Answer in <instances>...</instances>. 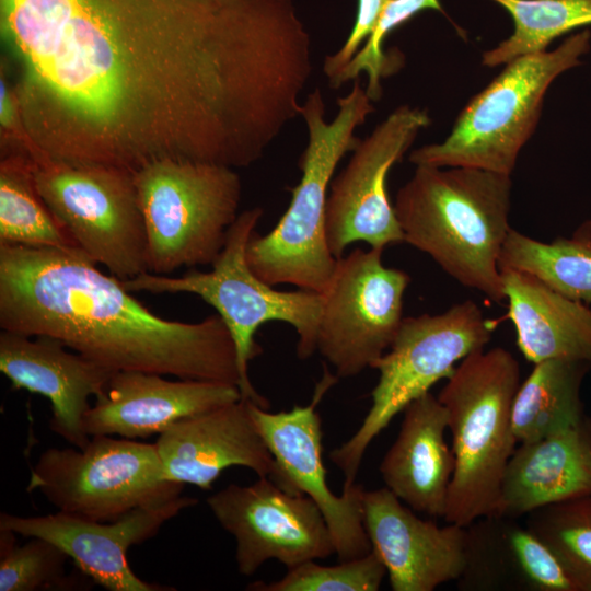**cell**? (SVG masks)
Wrapping results in <instances>:
<instances>
[{"mask_svg":"<svg viewBox=\"0 0 591 591\" xmlns=\"http://www.w3.org/2000/svg\"><path fill=\"white\" fill-rule=\"evenodd\" d=\"M26 126L50 158L246 167L313 70L291 0H0Z\"/></svg>","mask_w":591,"mask_h":591,"instance_id":"cell-1","label":"cell"},{"mask_svg":"<svg viewBox=\"0 0 591 591\" xmlns=\"http://www.w3.org/2000/svg\"><path fill=\"white\" fill-rule=\"evenodd\" d=\"M0 328L53 337L113 372L240 385L235 344L220 315L160 317L78 247L0 243Z\"/></svg>","mask_w":591,"mask_h":591,"instance_id":"cell-2","label":"cell"},{"mask_svg":"<svg viewBox=\"0 0 591 591\" xmlns=\"http://www.w3.org/2000/svg\"><path fill=\"white\" fill-rule=\"evenodd\" d=\"M510 175L473 167L416 165L394 210L404 242L488 300H506L499 256L511 227Z\"/></svg>","mask_w":591,"mask_h":591,"instance_id":"cell-3","label":"cell"},{"mask_svg":"<svg viewBox=\"0 0 591 591\" xmlns=\"http://www.w3.org/2000/svg\"><path fill=\"white\" fill-rule=\"evenodd\" d=\"M371 102L357 78L350 92L337 99L338 112L329 123L318 89L301 104L309 134L299 161L301 179L278 223L264 235L254 233L246 250L248 266L268 285L318 293L326 289L337 262L326 240L329 187L340 160L359 143L355 131L374 112Z\"/></svg>","mask_w":591,"mask_h":591,"instance_id":"cell-4","label":"cell"},{"mask_svg":"<svg viewBox=\"0 0 591 591\" xmlns=\"http://www.w3.org/2000/svg\"><path fill=\"white\" fill-rule=\"evenodd\" d=\"M520 366L502 347L479 349L455 367L438 398L448 412L454 471L443 519L467 526L494 514L518 442L512 407Z\"/></svg>","mask_w":591,"mask_h":591,"instance_id":"cell-5","label":"cell"},{"mask_svg":"<svg viewBox=\"0 0 591 591\" xmlns=\"http://www.w3.org/2000/svg\"><path fill=\"white\" fill-rule=\"evenodd\" d=\"M262 216L259 207L237 216L209 271L189 270L181 277L144 271L121 282L130 292L192 293L215 308L235 344L242 399L268 409L269 402L256 392L248 375L250 362L262 352L255 333L268 322L288 323L299 336L298 357L308 359L316 350L323 297L302 289L279 291L253 273L246 250Z\"/></svg>","mask_w":591,"mask_h":591,"instance_id":"cell-6","label":"cell"},{"mask_svg":"<svg viewBox=\"0 0 591 591\" xmlns=\"http://www.w3.org/2000/svg\"><path fill=\"white\" fill-rule=\"evenodd\" d=\"M590 32L572 35L554 50L519 57L465 105L440 143L409 154L415 165L473 167L511 175L522 147L533 135L552 82L579 66Z\"/></svg>","mask_w":591,"mask_h":591,"instance_id":"cell-7","label":"cell"},{"mask_svg":"<svg viewBox=\"0 0 591 591\" xmlns=\"http://www.w3.org/2000/svg\"><path fill=\"white\" fill-rule=\"evenodd\" d=\"M147 234V268L167 275L211 265L236 220L242 182L233 167L165 159L134 173Z\"/></svg>","mask_w":591,"mask_h":591,"instance_id":"cell-8","label":"cell"},{"mask_svg":"<svg viewBox=\"0 0 591 591\" xmlns=\"http://www.w3.org/2000/svg\"><path fill=\"white\" fill-rule=\"evenodd\" d=\"M495 325L472 300L439 314L403 318L390 351L371 367L380 375L368 414L355 434L329 454L344 474L343 488L356 483L368 447L392 419L438 381L448 379L459 361L484 349Z\"/></svg>","mask_w":591,"mask_h":591,"instance_id":"cell-9","label":"cell"},{"mask_svg":"<svg viewBox=\"0 0 591 591\" xmlns=\"http://www.w3.org/2000/svg\"><path fill=\"white\" fill-rule=\"evenodd\" d=\"M32 162L40 197L78 248L120 280L148 271L147 234L134 172L65 162L46 153Z\"/></svg>","mask_w":591,"mask_h":591,"instance_id":"cell-10","label":"cell"},{"mask_svg":"<svg viewBox=\"0 0 591 591\" xmlns=\"http://www.w3.org/2000/svg\"><path fill=\"white\" fill-rule=\"evenodd\" d=\"M183 488L165 478L155 443L92 436L83 449H46L26 490L40 491L58 511L107 522L175 499Z\"/></svg>","mask_w":591,"mask_h":591,"instance_id":"cell-11","label":"cell"},{"mask_svg":"<svg viewBox=\"0 0 591 591\" xmlns=\"http://www.w3.org/2000/svg\"><path fill=\"white\" fill-rule=\"evenodd\" d=\"M382 248H355L337 258L321 293L316 350L338 378L358 375L385 354L403 322L410 277L384 266Z\"/></svg>","mask_w":591,"mask_h":591,"instance_id":"cell-12","label":"cell"},{"mask_svg":"<svg viewBox=\"0 0 591 591\" xmlns=\"http://www.w3.org/2000/svg\"><path fill=\"white\" fill-rule=\"evenodd\" d=\"M430 123L426 109L402 105L351 151L345 169L332 179L326 204V240L336 258L355 242L382 250L404 242L387 175Z\"/></svg>","mask_w":591,"mask_h":591,"instance_id":"cell-13","label":"cell"},{"mask_svg":"<svg viewBox=\"0 0 591 591\" xmlns=\"http://www.w3.org/2000/svg\"><path fill=\"white\" fill-rule=\"evenodd\" d=\"M206 501L220 525L235 538L236 565L244 576H252L271 559L290 569L336 554L316 503L268 477H258L248 486L230 484Z\"/></svg>","mask_w":591,"mask_h":591,"instance_id":"cell-14","label":"cell"},{"mask_svg":"<svg viewBox=\"0 0 591 591\" xmlns=\"http://www.w3.org/2000/svg\"><path fill=\"white\" fill-rule=\"evenodd\" d=\"M337 379L324 369L305 406L271 413L251 402L250 408L268 450L294 490L309 496L320 508L343 561L367 555L372 546L363 523V487L355 483L337 496L327 485L322 420L316 408Z\"/></svg>","mask_w":591,"mask_h":591,"instance_id":"cell-15","label":"cell"},{"mask_svg":"<svg viewBox=\"0 0 591 591\" xmlns=\"http://www.w3.org/2000/svg\"><path fill=\"white\" fill-rule=\"evenodd\" d=\"M198 503L179 496L162 505L134 509L114 521H93L61 511L38 517L0 514V530L25 537H42L59 546L77 569L109 591H170L151 583L131 569L128 549L153 537L162 525L182 510Z\"/></svg>","mask_w":591,"mask_h":591,"instance_id":"cell-16","label":"cell"},{"mask_svg":"<svg viewBox=\"0 0 591 591\" xmlns=\"http://www.w3.org/2000/svg\"><path fill=\"white\" fill-rule=\"evenodd\" d=\"M251 401L240 399L171 425L155 441L167 480L210 490L220 474L244 466L298 493L281 471L253 419ZM301 494V493H299Z\"/></svg>","mask_w":591,"mask_h":591,"instance_id":"cell-17","label":"cell"},{"mask_svg":"<svg viewBox=\"0 0 591 591\" xmlns=\"http://www.w3.org/2000/svg\"><path fill=\"white\" fill-rule=\"evenodd\" d=\"M363 523L393 591H432L465 566L466 528L417 517L386 487L366 490Z\"/></svg>","mask_w":591,"mask_h":591,"instance_id":"cell-18","label":"cell"},{"mask_svg":"<svg viewBox=\"0 0 591 591\" xmlns=\"http://www.w3.org/2000/svg\"><path fill=\"white\" fill-rule=\"evenodd\" d=\"M164 376L143 371L114 372L84 416L85 432L90 437L146 439L182 418L242 398L234 384Z\"/></svg>","mask_w":591,"mask_h":591,"instance_id":"cell-19","label":"cell"},{"mask_svg":"<svg viewBox=\"0 0 591 591\" xmlns=\"http://www.w3.org/2000/svg\"><path fill=\"white\" fill-rule=\"evenodd\" d=\"M68 349L53 337L1 329L0 371L12 389L47 397L53 409L50 430L83 449L91 439L83 426L89 398L104 392L114 372Z\"/></svg>","mask_w":591,"mask_h":591,"instance_id":"cell-20","label":"cell"},{"mask_svg":"<svg viewBox=\"0 0 591 591\" xmlns=\"http://www.w3.org/2000/svg\"><path fill=\"white\" fill-rule=\"evenodd\" d=\"M466 528L463 591H579L553 552L517 518L490 514Z\"/></svg>","mask_w":591,"mask_h":591,"instance_id":"cell-21","label":"cell"},{"mask_svg":"<svg viewBox=\"0 0 591 591\" xmlns=\"http://www.w3.org/2000/svg\"><path fill=\"white\" fill-rule=\"evenodd\" d=\"M403 413L398 434L380 464L381 477L414 511L443 518L454 471L452 448L445 441L448 412L429 391Z\"/></svg>","mask_w":591,"mask_h":591,"instance_id":"cell-22","label":"cell"},{"mask_svg":"<svg viewBox=\"0 0 591 591\" xmlns=\"http://www.w3.org/2000/svg\"><path fill=\"white\" fill-rule=\"evenodd\" d=\"M591 495V418L513 451L494 514L517 518Z\"/></svg>","mask_w":591,"mask_h":591,"instance_id":"cell-23","label":"cell"},{"mask_svg":"<svg viewBox=\"0 0 591 591\" xmlns=\"http://www.w3.org/2000/svg\"><path fill=\"white\" fill-rule=\"evenodd\" d=\"M500 273L508 300L507 317L528 361L591 362V304L567 298L528 273Z\"/></svg>","mask_w":591,"mask_h":591,"instance_id":"cell-24","label":"cell"},{"mask_svg":"<svg viewBox=\"0 0 591 591\" xmlns=\"http://www.w3.org/2000/svg\"><path fill=\"white\" fill-rule=\"evenodd\" d=\"M590 369L591 362L567 359L534 364L513 402L512 428L518 444L570 428L587 416L580 389Z\"/></svg>","mask_w":591,"mask_h":591,"instance_id":"cell-25","label":"cell"},{"mask_svg":"<svg viewBox=\"0 0 591 591\" xmlns=\"http://www.w3.org/2000/svg\"><path fill=\"white\" fill-rule=\"evenodd\" d=\"M499 269L528 273L560 294L591 304V221L571 237L541 242L511 228Z\"/></svg>","mask_w":591,"mask_h":591,"instance_id":"cell-26","label":"cell"},{"mask_svg":"<svg viewBox=\"0 0 591 591\" xmlns=\"http://www.w3.org/2000/svg\"><path fill=\"white\" fill-rule=\"evenodd\" d=\"M0 243L32 247H78L40 197L32 159H0Z\"/></svg>","mask_w":591,"mask_h":591,"instance_id":"cell-27","label":"cell"},{"mask_svg":"<svg viewBox=\"0 0 591 591\" xmlns=\"http://www.w3.org/2000/svg\"><path fill=\"white\" fill-rule=\"evenodd\" d=\"M493 1L509 12L514 30L507 39L483 54L482 63L487 67L545 51L555 38L591 24V0Z\"/></svg>","mask_w":591,"mask_h":591,"instance_id":"cell-28","label":"cell"},{"mask_svg":"<svg viewBox=\"0 0 591 591\" xmlns=\"http://www.w3.org/2000/svg\"><path fill=\"white\" fill-rule=\"evenodd\" d=\"M524 518L579 591H591V495L538 508Z\"/></svg>","mask_w":591,"mask_h":591,"instance_id":"cell-29","label":"cell"},{"mask_svg":"<svg viewBox=\"0 0 591 591\" xmlns=\"http://www.w3.org/2000/svg\"><path fill=\"white\" fill-rule=\"evenodd\" d=\"M69 556L53 542L31 537L16 544L15 533L0 530V591L84 589L66 575Z\"/></svg>","mask_w":591,"mask_h":591,"instance_id":"cell-30","label":"cell"},{"mask_svg":"<svg viewBox=\"0 0 591 591\" xmlns=\"http://www.w3.org/2000/svg\"><path fill=\"white\" fill-rule=\"evenodd\" d=\"M387 576L386 569L374 551L334 566L315 560L288 569L277 581H256L248 584L255 591H376Z\"/></svg>","mask_w":591,"mask_h":591,"instance_id":"cell-31","label":"cell"},{"mask_svg":"<svg viewBox=\"0 0 591 591\" xmlns=\"http://www.w3.org/2000/svg\"><path fill=\"white\" fill-rule=\"evenodd\" d=\"M426 9L442 11L439 0H389L363 46L329 81V84L339 88L345 82L359 78L361 72H366L368 74L366 92L371 101H379L382 96L381 79L391 74L397 67L393 62L394 58L383 51L384 39L394 28Z\"/></svg>","mask_w":591,"mask_h":591,"instance_id":"cell-32","label":"cell"},{"mask_svg":"<svg viewBox=\"0 0 591 591\" xmlns=\"http://www.w3.org/2000/svg\"><path fill=\"white\" fill-rule=\"evenodd\" d=\"M0 155L25 154L34 159L45 153L33 139L23 117L14 83L3 59L0 66Z\"/></svg>","mask_w":591,"mask_h":591,"instance_id":"cell-33","label":"cell"},{"mask_svg":"<svg viewBox=\"0 0 591 591\" xmlns=\"http://www.w3.org/2000/svg\"><path fill=\"white\" fill-rule=\"evenodd\" d=\"M389 0H358L355 24L344 45L324 60V72L332 81L355 56L370 34L383 7Z\"/></svg>","mask_w":591,"mask_h":591,"instance_id":"cell-34","label":"cell"}]
</instances>
